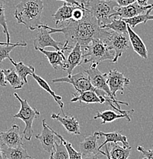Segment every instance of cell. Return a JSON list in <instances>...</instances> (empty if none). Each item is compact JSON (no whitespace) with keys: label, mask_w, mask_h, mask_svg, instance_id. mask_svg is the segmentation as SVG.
<instances>
[{"label":"cell","mask_w":153,"mask_h":159,"mask_svg":"<svg viewBox=\"0 0 153 159\" xmlns=\"http://www.w3.org/2000/svg\"><path fill=\"white\" fill-rule=\"evenodd\" d=\"M41 27L49 30L50 34L62 33L65 35L68 44H70V47L73 48L75 44H79L82 49L89 45L94 40L104 41L111 33L110 30L101 29L98 25V21L90 14L87 9L85 16L80 21H69L65 26L60 28H50L47 25L44 24Z\"/></svg>","instance_id":"obj_1"},{"label":"cell","mask_w":153,"mask_h":159,"mask_svg":"<svg viewBox=\"0 0 153 159\" xmlns=\"http://www.w3.org/2000/svg\"><path fill=\"white\" fill-rule=\"evenodd\" d=\"M44 6L42 0H21L16 6L14 16L19 24L31 31L40 29L41 16Z\"/></svg>","instance_id":"obj_2"},{"label":"cell","mask_w":153,"mask_h":159,"mask_svg":"<svg viewBox=\"0 0 153 159\" xmlns=\"http://www.w3.org/2000/svg\"><path fill=\"white\" fill-rule=\"evenodd\" d=\"M90 14L98 21L100 27L109 24L116 12L117 3L113 0H81Z\"/></svg>","instance_id":"obj_3"},{"label":"cell","mask_w":153,"mask_h":159,"mask_svg":"<svg viewBox=\"0 0 153 159\" xmlns=\"http://www.w3.org/2000/svg\"><path fill=\"white\" fill-rule=\"evenodd\" d=\"M82 50L84 64L91 63L98 65L105 61L113 62L115 57L114 51L110 49L101 40H94L89 45Z\"/></svg>","instance_id":"obj_4"},{"label":"cell","mask_w":153,"mask_h":159,"mask_svg":"<svg viewBox=\"0 0 153 159\" xmlns=\"http://www.w3.org/2000/svg\"><path fill=\"white\" fill-rule=\"evenodd\" d=\"M14 96L20 102L21 108L19 112L14 115L13 117L16 119H20L24 122L25 127L23 131V135L26 140L31 141L33 135V122L35 119L40 117V113L37 109H33L29 105L27 99H21L16 93H15Z\"/></svg>","instance_id":"obj_5"},{"label":"cell","mask_w":153,"mask_h":159,"mask_svg":"<svg viewBox=\"0 0 153 159\" xmlns=\"http://www.w3.org/2000/svg\"><path fill=\"white\" fill-rule=\"evenodd\" d=\"M85 72L87 73V74L89 77L90 80H91V83L92 85H93V87H95L96 89H99V90L104 92L109 97V98L113 101L114 105L118 109H121L120 105L129 106L128 102L118 101L117 98L113 97L111 89H110L108 84H107V76H108V74H106V73L102 74L101 71L98 69V65L96 64H91L90 69L85 70Z\"/></svg>","instance_id":"obj_6"},{"label":"cell","mask_w":153,"mask_h":159,"mask_svg":"<svg viewBox=\"0 0 153 159\" xmlns=\"http://www.w3.org/2000/svg\"><path fill=\"white\" fill-rule=\"evenodd\" d=\"M103 41L110 49L114 51L115 57L112 63H117L119 57H121L130 46L128 34H120L113 31H111L110 35Z\"/></svg>","instance_id":"obj_7"},{"label":"cell","mask_w":153,"mask_h":159,"mask_svg":"<svg viewBox=\"0 0 153 159\" xmlns=\"http://www.w3.org/2000/svg\"><path fill=\"white\" fill-rule=\"evenodd\" d=\"M47 47L53 48L56 51H61L64 48V44L55 41L50 36L49 30L41 27L38 29V32L34 39V48L38 51L39 49H44Z\"/></svg>","instance_id":"obj_8"},{"label":"cell","mask_w":153,"mask_h":159,"mask_svg":"<svg viewBox=\"0 0 153 159\" xmlns=\"http://www.w3.org/2000/svg\"><path fill=\"white\" fill-rule=\"evenodd\" d=\"M72 48L70 47L68 42L66 41L64 43V48L61 51H46L44 49H39L38 51H41L43 54L45 55L48 60L49 63L50 65L52 66L54 70H67V63L66 58L65 55H64V52L69 49H72Z\"/></svg>","instance_id":"obj_9"},{"label":"cell","mask_w":153,"mask_h":159,"mask_svg":"<svg viewBox=\"0 0 153 159\" xmlns=\"http://www.w3.org/2000/svg\"><path fill=\"white\" fill-rule=\"evenodd\" d=\"M107 84L113 97L117 98V92L121 91V93L123 94L124 87L130 84V79L125 77L123 73L119 72L117 70H111L108 73Z\"/></svg>","instance_id":"obj_10"},{"label":"cell","mask_w":153,"mask_h":159,"mask_svg":"<svg viewBox=\"0 0 153 159\" xmlns=\"http://www.w3.org/2000/svg\"><path fill=\"white\" fill-rule=\"evenodd\" d=\"M153 8V4L148 5L146 6H142L136 2L133 4L130 5L125 7H118L116 8V12L112 15L111 19L113 17H118L122 19H131V18L136 17L139 15L145 14L149 9Z\"/></svg>","instance_id":"obj_11"},{"label":"cell","mask_w":153,"mask_h":159,"mask_svg":"<svg viewBox=\"0 0 153 159\" xmlns=\"http://www.w3.org/2000/svg\"><path fill=\"white\" fill-rule=\"evenodd\" d=\"M43 130L41 134L35 135L36 139L40 141L43 149L47 153L51 154L55 149V143L57 141V137L53 132L52 129L46 123L45 119L42 120Z\"/></svg>","instance_id":"obj_12"},{"label":"cell","mask_w":153,"mask_h":159,"mask_svg":"<svg viewBox=\"0 0 153 159\" xmlns=\"http://www.w3.org/2000/svg\"><path fill=\"white\" fill-rule=\"evenodd\" d=\"M0 144L10 148L23 146V139L19 125H13L6 132H0Z\"/></svg>","instance_id":"obj_13"},{"label":"cell","mask_w":153,"mask_h":159,"mask_svg":"<svg viewBox=\"0 0 153 159\" xmlns=\"http://www.w3.org/2000/svg\"><path fill=\"white\" fill-rule=\"evenodd\" d=\"M100 135L94 133L93 135H88L79 143V150L82 158L91 156V155L99 154V146L98 145V140L101 139Z\"/></svg>","instance_id":"obj_14"},{"label":"cell","mask_w":153,"mask_h":159,"mask_svg":"<svg viewBox=\"0 0 153 159\" xmlns=\"http://www.w3.org/2000/svg\"><path fill=\"white\" fill-rule=\"evenodd\" d=\"M80 6H75V5L69 4V3L65 2L54 14H53L52 17L56 21V25H60V23L62 22H69V21H72V14H73L74 10L77 9ZM82 9H86V8L82 7Z\"/></svg>","instance_id":"obj_15"},{"label":"cell","mask_w":153,"mask_h":159,"mask_svg":"<svg viewBox=\"0 0 153 159\" xmlns=\"http://www.w3.org/2000/svg\"><path fill=\"white\" fill-rule=\"evenodd\" d=\"M50 117L53 119H56L60 122L69 133L73 134V135H81L80 125L75 117L70 116H60V114L55 113H53Z\"/></svg>","instance_id":"obj_16"},{"label":"cell","mask_w":153,"mask_h":159,"mask_svg":"<svg viewBox=\"0 0 153 159\" xmlns=\"http://www.w3.org/2000/svg\"><path fill=\"white\" fill-rule=\"evenodd\" d=\"M66 63L68 66L66 70L68 75H72L73 70L77 66H80L83 64V52L80 44H75L74 45L69 54Z\"/></svg>","instance_id":"obj_17"},{"label":"cell","mask_w":153,"mask_h":159,"mask_svg":"<svg viewBox=\"0 0 153 159\" xmlns=\"http://www.w3.org/2000/svg\"><path fill=\"white\" fill-rule=\"evenodd\" d=\"M128 35H129L130 41L132 45L133 50L137 54H139L142 58H148V51L146 49V45L141 38L131 29L130 26L127 25Z\"/></svg>","instance_id":"obj_18"},{"label":"cell","mask_w":153,"mask_h":159,"mask_svg":"<svg viewBox=\"0 0 153 159\" xmlns=\"http://www.w3.org/2000/svg\"><path fill=\"white\" fill-rule=\"evenodd\" d=\"M79 101L80 102H85L87 104L91 103H100L103 104L106 102V99L104 97H99L98 94L94 91H85L82 93H75L73 97L71 99L70 102H75Z\"/></svg>","instance_id":"obj_19"},{"label":"cell","mask_w":153,"mask_h":159,"mask_svg":"<svg viewBox=\"0 0 153 159\" xmlns=\"http://www.w3.org/2000/svg\"><path fill=\"white\" fill-rule=\"evenodd\" d=\"M97 135H100L101 137H105V141H104L103 143L99 145V149L102 147L106 145L108 143H114L117 144V142H121L123 145V148H130L129 142H128L127 138L124 135H122L121 132H95Z\"/></svg>","instance_id":"obj_20"},{"label":"cell","mask_w":153,"mask_h":159,"mask_svg":"<svg viewBox=\"0 0 153 159\" xmlns=\"http://www.w3.org/2000/svg\"><path fill=\"white\" fill-rule=\"evenodd\" d=\"M2 156L5 159H30L31 157L28 151L22 146L17 148H10L1 144Z\"/></svg>","instance_id":"obj_21"},{"label":"cell","mask_w":153,"mask_h":159,"mask_svg":"<svg viewBox=\"0 0 153 159\" xmlns=\"http://www.w3.org/2000/svg\"><path fill=\"white\" fill-rule=\"evenodd\" d=\"M31 77H34V79L37 81V83L38 84V85L40 86L41 88L44 89L45 91H47V92L51 96V97L54 99V100L57 102V104H58L59 107H60V109H61L62 113L63 114V116H65V112H64V110H63L64 103L62 102V97H60V96H57V94L55 93V92L51 89L50 86L49 85L48 83H47L44 78H42L40 76L37 75L35 73H34V74L31 75Z\"/></svg>","instance_id":"obj_22"},{"label":"cell","mask_w":153,"mask_h":159,"mask_svg":"<svg viewBox=\"0 0 153 159\" xmlns=\"http://www.w3.org/2000/svg\"><path fill=\"white\" fill-rule=\"evenodd\" d=\"M9 61H11V64L15 67L16 72L19 74L21 79L24 81V84H28V80L27 77L28 75L31 76L34 73H35V68L33 66H28L25 65L23 62L19 61V62H15L11 57H9Z\"/></svg>","instance_id":"obj_23"},{"label":"cell","mask_w":153,"mask_h":159,"mask_svg":"<svg viewBox=\"0 0 153 159\" xmlns=\"http://www.w3.org/2000/svg\"><path fill=\"white\" fill-rule=\"evenodd\" d=\"M122 118H126L129 122L131 121V118L129 116L123 115V114L121 113H117V112H115L113 110H104L103 112H98L96 116L94 117V119H101V124L103 125V124L113 122V121L117 120V119Z\"/></svg>","instance_id":"obj_24"},{"label":"cell","mask_w":153,"mask_h":159,"mask_svg":"<svg viewBox=\"0 0 153 159\" xmlns=\"http://www.w3.org/2000/svg\"><path fill=\"white\" fill-rule=\"evenodd\" d=\"M4 74L6 82L9 83L13 89H19L22 88L24 83L17 74L15 69L11 68L4 70Z\"/></svg>","instance_id":"obj_25"},{"label":"cell","mask_w":153,"mask_h":159,"mask_svg":"<svg viewBox=\"0 0 153 159\" xmlns=\"http://www.w3.org/2000/svg\"><path fill=\"white\" fill-rule=\"evenodd\" d=\"M101 29L111 30L120 34H128L127 24L125 22L124 20L118 17L112 18L111 22L102 26Z\"/></svg>","instance_id":"obj_26"},{"label":"cell","mask_w":153,"mask_h":159,"mask_svg":"<svg viewBox=\"0 0 153 159\" xmlns=\"http://www.w3.org/2000/svg\"><path fill=\"white\" fill-rule=\"evenodd\" d=\"M153 10V8L149 9L146 11L145 14L139 15V16H136V17L131 18V19H123L125 21V22L127 25H129L130 26L131 29L136 27V25H138L140 23H143V24H146L148 21L149 20H153V15H150V12Z\"/></svg>","instance_id":"obj_27"},{"label":"cell","mask_w":153,"mask_h":159,"mask_svg":"<svg viewBox=\"0 0 153 159\" xmlns=\"http://www.w3.org/2000/svg\"><path fill=\"white\" fill-rule=\"evenodd\" d=\"M131 150H132L131 147L125 148L118 145L117 143L114 144L110 152V156L111 159H127Z\"/></svg>","instance_id":"obj_28"},{"label":"cell","mask_w":153,"mask_h":159,"mask_svg":"<svg viewBox=\"0 0 153 159\" xmlns=\"http://www.w3.org/2000/svg\"><path fill=\"white\" fill-rule=\"evenodd\" d=\"M49 159H70L68 151L62 141L60 142H56L55 149L50 154Z\"/></svg>","instance_id":"obj_29"},{"label":"cell","mask_w":153,"mask_h":159,"mask_svg":"<svg viewBox=\"0 0 153 159\" xmlns=\"http://www.w3.org/2000/svg\"><path fill=\"white\" fill-rule=\"evenodd\" d=\"M27 43L25 41L22 42H18L15 44H6V45H0V63L2 62L6 58L9 59L10 57L11 51L16 47H26Z\"/></svg>","instance_id":"obj_30"},{"label":"cell","mask_w":153,"mask_h":159,"mask_svg":"<svg viewBox=\"0 0 153 159\" xmlns=\"http://www.w3.org/2000/svg\"><path fill=\"white\" fill-rule=\"evenodd\" d=\"M52 131H53V132L55 134L56 136L60 139V141H62V143L64 144V145H65L67 151H68V153H69V155H70V159H83L82 158L81 153H80L79 152H77V151L75 150L73 147H72V144L70 143V142H67V141L66 140V139H64L63 137L60 135V134L57 133V132H55V131H54L53 129H52Z\"/></svg>","instance_id":"obj_31"},{"label":"cell","mask_w":153,"mask_h":159,"mask_svg":"<svg viewBox=\"0 0 153 159\" xmlns=\"http://www.w3.org/2000/svg\"><path fill=\"white\" fill-rule=\"evenodd\" d=\"M0 26L2 28L3 32L6 35V39H7L6 42L10 44V34H9L7 21H6V6H5L4 0H0Z\"/></svg>","instance_id":"obj_32"},{"label":"cell","mask_w":153,"mask_h":159,"mask_svg":"<svg viewBox=\"0 0 153 159\" xmlns=\"http://www.w3.org/2000/svg\"><path fill=\"white\" fill-rule=\"evenodd\" d=\"M85 10L86 9H82V7H78L74 10L73 14H72V21H78L83 19L85 16Z\"/></svg>","instance_id":"obj_33"},{"label":"cell","mask_w":153,"mask_h":159,"mask_svg":"<svg viewBox=\"0 0 153 159\" xmlns=\"http://www.w3.org/2000/svg\"><path fill=\"white\" fill-rule=\"evenodd\" d=\"M137 151L141 152L146 159H153V149H146L139 145L137 147Z\"/></svg>","instance_id":"obj_34"},{"label":"cell","mask_w":153,"mask_h":159,"mask_svg":"<svg viewBox=\"0 0 153 159\" xmlns=\"http://www.w3.org/2000/svg\"><path fill=\"white\" fill-rule=\"evenodd\" d=\"M136 2V0H116V2L117 3L120 7H125L130 5L133 4Z\"/></svg>","instance_id":"obj_35"},{"label":"cell","mask_w":153,"mask_h":159,"mask_svg":"<svg viewBox=\"0 0 153 159\" xmlns=\"http://www.w3.org/2000/svg\"><path fill=\"white\" fill-rule=\"evenodd\" d=\"M56 1H63L65 2L69 3V4L75 5V6H80V7L85 8V5H84V3L82 2V1L80 2H79L76 1V0H56Z\"/></svg>","instance_id":"obj_36"},{"label":"cell","mask_w":153,"mask_h":159,"mask_svg":"<svg viewBox=\"0 0 153 159\" xmlns=\"http://www.w3.org/2000/svg\"><path fill=\"white\" fill-rule=\"evenodd\" d=\"M7 85V82L6 80V77H5L4 70L0 68V86L1 87H6Z\"/></svg>","instance_id":"obj_37"},{"label":"cell","mask_w":153,"mask_h":159,"mask_svg":"<svg viewBox=\"0 0 153 159\" xmlns=\"http://www.w3.org/2000/svg\"><path fill=\"white\" fill-rule=\"evenodd\" d=\"M99 152L101 154V155H105V156L108 158V159H111V156H110V152L109 150H108V146L107 145H106V147H105V152H103V151L100 150Z\"/></svg>","instance_id":"obj_38"},{"label":"cell","mask_w":153,"mask_h":159,"mask_svg":"<svg viewBox=\"0 0 153 159\" xmlns=\"http://www.w3.org/2000/svg\"><path fill=\"white\" fill-rule=\"evenodd\" d=\"M148 1H149V0H136L138 4L140 5V6H148Z\"/></svg>","instance_id":"obj_39"},{"label":"cell","mask_w":153,"mask_h":159,"mask_svg":"<svg viewBox=\"0 0 153 159\" xmlns=\"http://www.w3.org/2000/svg\"><path fill=\"white\" fill-rule=\"evenodd\" d=\"M100 155H101V153L97 154V155H91V156L84 157V158H82L83 159H100V157H99Z\"/></svg>","instance_id":"obj_40"},{"label":"cell","mask_w":153,"mask_h":159,"mask_svg":"<svg viewBox=\"0 0 153 159\" xmlns=\"http://www.w3.org/2000/svg\"><path fill=\"white\" fill-rule=\"evenodd\" d=\"M3 156H2V146L1 144H0V159H2Z\"/></svg>","instance_id":"obj_41"},{"label":"cell","mask_w":153,"mask_h":159,"mask_svg":"<svg viewBox=\"0 0 153 159\" xmlns=\"http://www.w3.org/2000/svg\"><path fill=\"white\" fill-rule=\"evenodd\" d=\"M10 44H11V43H10ZM9 44V43L7 42H0V45H6V44Z\"/></svg>","instance_id":"obj_42"},{"label":"cell","mask_w":153,"mask_h":159,"mask_svg":"<svg viewBox=\"0 0 153 159\" xmlns=\"http://www.w3.org/2000/svg\"><path fill=\"white\" fill-rule=\"evenodd\" d=\"M142 159H146V158H142Z\"/></svg>","instance_id":"obj_43"},{"label":"cell","mask_w":153,"mask_h":159,"mask_svg":"<svg viewBox=\"0 0 153 159\" xmlns=\"http://www.w3.org/2000/svg\"><path fill=\"white\" fill-rule=\"evenodd\" d=\"M30 159H35V158H30Z\"/></svg>","instance_id":"obj_44"}]
</instances>
